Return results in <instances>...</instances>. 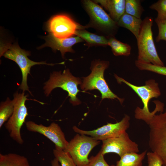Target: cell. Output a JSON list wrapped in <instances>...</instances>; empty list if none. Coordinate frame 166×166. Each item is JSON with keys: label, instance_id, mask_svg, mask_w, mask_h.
Returning <instances> with one entry per match:
<instances>
[{"label": "cell", "instance_id": "cell-1", "mask_svg": "<svg viewBox=\"0 0 166 166\" xmlns=\"http://www.w3.org/2000/svg\"><path fill=\"white\" fill-rule=\"evenodd\" d=\"M114 77L118 83H124L132 89L140 98L143 105L141 108L137 107L135 110V118L144 121L149 125L154 116L157 112H163L164 104L158 100L154 101L156 105L154 110L150 112L148 107V103L151 99L158 98L161 95V92L158 83L155 80L151 79L146 81L145 85L138 86L134 85L123 78L114 74Z\"/></svg>", "mask_w": 166, "mask_h": 166}, {"label": "cell", "instance_id": "cell-2", "mask_svg": "<svg viewBox=\"0 0 166 166\" xmlns=\"http://www.w3.org/2000/svg\"><path fill=\"white\" fill-rule=\"evenodd\" d=\"M0 57L5 58L15 62L19 67L22 75V80L20 88L23 92L27 91L30 94L27 84V77L30 73L31 67L36 65H53L55 64H63L65 62L58 63H47L46 61L35 62L30 59L28 56L30 55V52L21 49L17 43L11 44L9 43H2L0 46Z\"/></svg>", "mask_w": 166, "mask_h": 166}, {"label": "cell", "instance_id": "cell-3", "mask_svg": "<svg viewBox=\"0 0 166 166\" xmlns=\"http://www.w3.org/2000/svg\"><path fill=\"white\" fill-rule=\"evenodd\" d=\"M109 65V62L107 61L96 60L93 61L90 67L91 72L88 76L83 78L81 88L83 92L97 89L101 94L102 100L105 98L117 99L122 105L124 99L119 97L111 91L104 78V71Z\"/></svg>", "mask_w": 166, "mask_h": 166}, {"label": "cell", "instance_id": "cell-4", "mask_svg": "<svg viewBox=\"0 0 166 166\" xmlns=\"http://www.w3.org/2000/svg\"><path fill=\"white\" fill-rule=\"evenodd\" d=\"M153 19L146 17L142 21L137 39L138 48L137 60L154 65L164 66L157 52L153 38L152 27Z\"/></svg>", "mask_w": 166, "mask_h": 166}, {"label": "cell", "instance_id": "cell-5", "mask_svg": "<svg viewBox=\"0 0 166 166\" xmlns=\"http://www.w3.org/2000/svg\"><path fill=\"white\" fill-rule=\"evenodd\" d=\"M82 83L80 78L73 76L68 69L62 73L61 71H54L50 74L48 80L44 83V93L48 96L55 88H61L68 93L70 103L73 105H78L81 102L77 97L80 91L78 86Z\"/></svg>", "mask_w": 166, "mask_h": 166}, {"label": "cell", "instance_id": "cell-6", "mask_svg": "<svg viewBox=\"0 0 166 166\" xmlns=\"http://www.w3.org/2000/svg\"><path fill=\"white\" fill-rule=\"evenodd\" d=\"M81 2L90 18L89 22L85 26L86 28H94L107 38L113 36L118 26L117 22L93 1L84 0Z\"/></svg>", "mask_w": 166, "mask_h": 166}, {"label": "cell", "instance_id": "cell-7", "mask_svg": "<svg viewBox=\"0 0 166 166\" xmlns=\"http://www.w3.org/2000/svg\"><path fill=\"white\" fill-rule=\"evenodd\" d=\"M27 95L24 92H16L14 95V109L13 114L5 123V128L9 132L10 137L18 143L22 144L24 141L22 138L21 128L26 117L28 115L27 108L25 105Z\"/></svg>", "mask_w": 166, "mask_h": 166}, {"label": "cell", "instance_id": "cell-8", "mask_svg": "<svg viewBox=\"0 0 166 166\" xmlns=\"http://www.w3.org/2000/svg\"><path fill=\"white\" fill-rule=\"evenodd\" d=\"M148 125L149 147L160 157L163 166H166V110L155 114Z\"/></svg>", "mask_w": 166, "mask_h": 166}, {"label": "cell", "instance_id": "cell-9", "mask_svg": "<svg viewBox=\"0 0 166 166\" xmlns=\"http://www.w3.org/2000/svg\"><path fill=\"white\" fill-rule=\"evenodd\" d=\"M100 143V140L91 136L78 133L64 150L69 154L77 166H86L89 161V153Z\"/></svg>", "mask_w": 166, "mask_h": 166}, {"label": "cell", "instance_id": "cell-10", "mask_svg": "<svg viewBox=\"0 0 166 166\" xmlns=\"http://www.w3.org/2000/svg\"><path fill=\"white\" fill-rule=\"evenodd\" d=\"M45 28L49 34L59 38H66L75 35L78 30L85 29V26L76 22L65 14L52 16L46 23Z\"/></svg>", "mask_w": 166, "mask_h": 166}, {"label": "cell", "instance_id": "cell-11", "mask_svg": "<svg viewBox=\"0 0 166 166\" xmlns=\"http://www.w3.org/2000/svg\"><path fill=\"white\" fill-rule=\"evenodd\" d=\"M130 117L125 114L123 119L115 123H108L96 129L86 131L81 129L74 126L73 130L78 133L90 136L98 140H103L119 136L126 132L130 126Z\"/></svg>", "mask_w": 166, "mask_h": 166}, {"label": "cell", "instance_id": "cell-12", "mask_svg": "<svg viewBox=\"0 0 166 166\" xmlns=\"http://www.w3.org/2000/svg\"><path fill=\"white\" fill-rule=\"evenodd\" d=\"M102 142L100 151L104 155L114 153L121 157L128 153L139 152L138 145L131 140L126 132L118 136L103 140Z\"/></svg>", "mask_w": 166, "mask_h": 166}, {"label": "cell", "instance_id": "cell-13", "mask_svg": "<svg viewBox=\"0 0 166 166\" xmlns=\"http://www.w3.org/2000/svg\"><path fill=\"white\" fill-rule=\"evenodd\" d=\"M27 130L29 131L38 132L44 136L53 143L55 146L64 150L68 144L64 133L59 125L52 122L48 126L42 124H38L32 121L25 123Z\"/></svg>", "mask_w": 166, "mask_h": 166}, {"label": "cell", "instance_id": "cell-14", "mask_svg": "<svg viewBox=\"0 0 166 166\" xmlns=\"http://www.w3.org/2000/svg\"><path fill=\"white\" fill-rule=\"evenodd\" d=\"M43 38L45 41V43L39 47L38 49L48 46L51 48L55 52L57 50H59L63 58H64L66 53H73L75 52L72 48L74 45L84 42L81 38L78 36L66 38H59L49 34L47 36L43 37Z\"/></svg>", "mask_w": 166, "mask_h": 166}, {"label": "cell", "instance_id": "cell-15", "mask_svg": "<svg viewBox=\"0 0 166 166\" xmlns=\"http://www.w3.org/2000/svg\"><path fill=\"white\" fill-rule=\"evenodd\" d=\"M109 13L111 18L117 22L125 13V0H95Z\"/></svg>", "mask_w": 166, "mask_h": 166}, {"label": "cell", "instance_id": "cell-16", "mask_svg": "<svg viewBox=\"0 0 166 166\" xmlns=\"http://www.w3.org/2000/svg\"><path fill=\"white\" fill-rule=\"evenodd\" d=\"M75 35L81 38L85 42V45L88 48L92 46L105 47L108 45V38L87 31L85 29L76 31Z\"/></svg>", "mask_w": 166, "mask_h": 166}, {"label": "cell", "instance_id": "cell-17", "mask_svg": "<svg viewBox=\"0 0 166 166\" xmlns=\"http://www.w3.org/2000/svg\"><path fill=\"white\" fill-rule=\"evenodd\" d=\"M142 21L140 18L125 13L117 22L118 26L128 30L137 38L142 25Z\"/></svg>", "mask_w": 166, "mask_h": 166}, {"label": "cell", "instance_id": "cell-18", "mask_svg": "<svg viewBox=\"0 0 166 166\" xmlns=\"http://www.w3.org/2000/svg\"><path fill=\"white\" fill-rule=\"evenodd\" d=\"M0 166H30L27 158L14 153H0Z\"/></svg>", "mask_w": 166, "mask_h": 166}, {"label": "cell", "instance_id": "cell-19", "mask_svg": "<svg viewBox=\"0 0 166 166\" xmlns=\"http://www.w3.org/2000/svg\"><path fill=\"white\" fill-rule=\"evenodd\" d=\"M147 152L146 150L139 154L135 152L126 154L120 157L115 166H142Z\"/></svg>", "mask_w": 166, "mask_h": 166}, {"label": "cell", "instance_id": "cell-20", "mask_svg": "<svg viewBox=\"0 0 166 166\" xmlns=\"http://www.w3.org/2000/svg\"><path fill=\"white\" fill-rule=\"evenodd\" d=\"M108 38V45L111 47L115 56H128L130 55L131 48L129 45L118 40L113 36Z\"/></svg>", "mask_w": 166, "mask_h": 166}, {"label": "cell", "instance_id": "cell-21", "mask_svg": "<svg viewBox=\"0 0 166 166\" xmlns=\"http://www.w3.org/2000/svg\"><path fill=\"white\" fill-rule=\"evenodd\" d=\"M14 102L7 97L4 102H1L0 105V128L3 124L12 115L14 111Z\"/></svg>", "mask_w": 166, "mask_h": 166}, {"label": "cell", "instance_id": "cell-22", "mask_svg": "<svg viewBox=\"0 0 166 166\" xmlns=\"http://www.w3.org/2000/svg\"><path fill=\"white\" fill-rule=\"evenodd\" d=\"M53 153L61 166H77L69 154L59 147L55 146Z\"/></svg>", "mask_w": 166, "mask_h": 166}, {"label": "cell", "instance_id": "cell-23", "mask_svg": "<svg viewBox=\"0 0 166 166\" xmlns=\"http://www.w3.org/2000/svg\"><path fill=\"white\" fill-rule=\"evenodd\" d=\"M143 11L140 1L125 0V13L138 18H140Z\"/></svg>", "mask_w": 166, "mask_h": 166}, {"label": "cell", "instance_id": "cell-24", "mask_svg": "<svg viewBox=\"0 0 166 166\" xmlns=\"http://www.w3.org/2000/svg\"><path fill=\"white\" fill-rule=\"evenodd\" d=\"M135 64L140 70L148 71L166 76V67L164 66L156 65L150 63L143 62L137 60L135 61Z\"/></svg>", "mask_w": 166, "mask_h": 166}, {"label": "cell", "instance_id": "cell-25", "mask_svg": "<svg viewBox=\"0 0 166 166\" xmlns=\"http://www.w3.org/2000/svg\"><path fill=\"white\" fill-rule=\"evenodd\" d=\"M149 8L157 11L156 18L160 20H166V0H159L152 4Z\"/></svg>", "mask_w": 166, "mask_h": 166}, {"label": "cell", "instance_id": "cell-26", "mask_svg": "<svg viewBox=\"0 0 166 166\" xmlns=\"http://www.w3.org/2000/svg\"><path fill=\"white\" fill-rule=\"evenodd\" d=\"M89 162L86 166H115L114 165H109L106 162L103 155L100 151L95 156H91L89 158Z\"/></svg>", "mask_w": 166, "mask_h": 166}, {"label": "cell", "instance_id": "cell-27", "mask_svg": "<svg viewBox=\"0 0 166 166\" xmlns=\"http://www.w3.org/2000/svg\"><path fill=\"white\" fill-rule=\"evenodd\" d=\"M155 21L158 28V34L156 38L158 42L163 40L166 41V20H160L156 18Z\"/></svg>", "mask_w": 166, "mask_h": 166}, {"label": "cell", "instance_id": "cell-28", "mask_svg": "<svg viewBox=\"0 0 166 166\" xmlns=\"http://www.w3.org/2000/svg\"><path fill=\"white\" fill-rule=\"evenodd\" d=\"M148 165L147 166H162L163 162L159 156L156 153L148 152L147 153Z\"/></svg>", "mask_w": 166, "mask_h": 166}, {"label": "cell", "instance_id": "cell-29", "mask_svg": "<svg viewBox=\"0 0 166 166\" xmlns=\"http://www.w3.org/2000/svg\"><path fill=\"white\" fill-rule=\"evenodd\" d=\"M51 166H60L59 162L56 158L51 161Z\"/></svg>", "mask_w": 166, "mask_h": 166}]
</instances>
